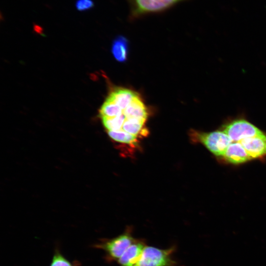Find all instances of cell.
Listing matches in <instances>:
<instances>
[{
  "label": "cell",
  "instance_id": "obj_3",
  "mask_svg": "<svg viewBox=\"0 0 266 266\" xmlns=\"http://www.w3.org/2000/svg\"><path fill=\"white\" fill-rule=\"evenodd\" d=\"M176 250L175 245L166 249L146 246L139 260L133 266H179L173 257Z\"/></svg>",
  "mask_w": 266,
  "mask_h": 266
},
{
  "label": "cell",
  "instance_id": "obj_12",
  "mask_svg": "<svg viewBox=\"0 0 266 266\" xmlns=\"http://www.w3.org/2000/svg\"><path fill=\"white\" fill-rule=\"evenodd\" d=\"M111 51L116 60L125 61L127 58L128 43L127 38L123 36H118L113 42Z\"/></svg>",
  "mask_w": 266,
  "mask_h": 266
},
{
  "label": "cell",
  "instance_id": "obj_7",
  "mask_svg": "<svg viewBox=\"0 0 266 266\" xmlns=\"http://www.w3.org/2000/svg\"><path fill=\"white\" fill-rule=\"evenodd\" d=\"M146 246L144 239H136L117 261L120 266H133L139 260Z\"/></svg>",
  "mask_w": 266,
  "mask_h": 266
},
{
  "label": "cell",
  "instance_id": "obj_14",
  "mask_svg": "<svg viewBox=\"0 0 266 266\" xmlns=\"http://www.w3.org/2000/svg\"><path fill=\"white\" fill-rule=\"evenodd\" d=\"M99 112L101 118H112L119 116L122 114L123 109L107 98L101 106Z\"/></svg>",
  "mask_w": 266,
  "mask_h": 266
},
{
  "label": "cell",
  "instance_id": "obj_8",
  "mask_svg": "<svg viewBox=\"0 0 266 266\" xmlns=\"http://www.w3.org/2000/svg\"><path fill=\"white\" fill-rule=\"evenodd\" d=\"M222 158L226 163L234 165L243 164L251 160L239 141L232 142Z\"/></svg>",
  "mask_w": 266,
  "mask_h": 266
},
{
  "label": "cell",
  "instance_id": "obj_15",
  "mask_svg": "<svg viewBox=\"0 0 266 266\" xmlns=\"http://www.w3.org/2000/svg\"><path fill=\"white\" fill-rule=\"evenodd\" d=\"M104 127L109 131H119L122 130L126 117L122 113L120 115L112 118H101Z\"/></svg>",
  "mask_w": 266,
  "mask_h": 266
},
{
  "label": "cell",
  "instance_id": "obj_9",
  "mask_svg": "<svg viewBox=\"0 0 266 266\" xmlns=\"http://www.w3.org/2000/svg\"><path fill=\"white\" fill-rule=\"evenodd\" d=\"M123 113L126 118H134L146 121L148 116L147 108L138 95H137L124 109Z\"/></svg>",
  "mask_w": 266,
  "mask_h": 266
},
{
  "label": "cell",
  "instance_id": "obj_13",
  "mask_svg": "<svg viewBox=\"0 0 266 266\" xmlns=\"http://www.w3.org/2000/svg\"><path fill=\"white\" fill-rule=\"evenodd\" d=\"M107 133L109 137L116 141L134 146L138 144V137L122 130L109 131H107Z\"/></svg>",
  "mask_w": 266,
  "mask_h": 266
},
{
  "label": "cell",
  "instance_id": "obj_5",
  "mask_svg": "<svg viewBox=\"0 0 266 266\" xmlns=\"http://www.w3.org/2000/svg\"><path fill=\"white\" fill-rule=\"evenodd\" d=\"M221 130L226 133L233 142L264 134L263 131L243 118H235L224 124Z\"/></svg>",
  "mask_w": 266,
  "mask_h": 266
},
{
  "label": "cell",
  "instance_id": "obj_4",
  "mask_svg": "<svg viewBox=\"0 0 266 266\" xmlns=\"http://www.w3.org/2000/svg\"><path fill=\"white\" fill-rule=\"evenodd\" d=\"M130 6V18L164 12L177 3L187 0H127Z\"/></svg>",
  "mask_w": 266,
  "mask_h": 266
},
{
  "label": "cell",
  "instance_id": "obj_10",
  "mask_svg": "<svg viewBox=\"0 0 266 266\" xmlns=\"http://www.w3.org/2000/svg\"><path fill=\"white\" fill-rule=\"evenodd\" d=\"M137 95V93L131 90L118 88L111 92L107 98L117 104L122 109H124Z\"/></svg>",
  "mask_w": 266,
  "mask_h": 266
},
{
  "label": "cell",
  "instance_id": "obj_1",
  "mask_svg": "<svg viewBox=\"0 0 266 266\" xmlns=\"http://www.w3.org/2000/svg\"><path fill=\"white\" fill-rule=\"evenodd\" d=\"M133 231L132 227H127L122 234L111 238H101L93 246L104 252L107 262L117 261L136 239L133 236Z\"/></svg>",
  "mask_w": 266,
  "mask_h": 266
},
{
  "label": "cell",
  "instance_id": "obj_17",
  "mask_svg": "<svg viewBox=\"0 0 266 266\" xmlns=\"http://www.w3.org/2000/svg\"><path fill=\"white\" fill-rule=\"evenodd\" d=\"M93 0H76L75 3L76 9L79 11L90 10L94 7Z\"/></svg>",
  "mask_w": 266,
  "mask_h": 266
},
{
  "label": "cell",
  "instance_id": "obj_6",
  "mask_svg": "<svg viewBox=\"0 0 266 266\" xmlns=\"http://www.w3.org/2000/svg\"><path fill=\"white\" fill-rule=\"evenodd\" d=\"M251 160L266 156V134L244 139L239 141Z\"/></svg>",
  "mask_w": 266,
  "mask_h": 266
},
{
  "label": "cell",
  "instance_id": "obj_11",
  "mask_svg": "<svg viewBox=\"0 0 266 266\" xmlns=\"http://www.w3.org/2000/svg\"><path fill=\"white\" fill-rule=\"evenodd\" d=\"M146 121L134 118H126L122 130L137 137L146 136L148 133L145 127Z\"/></svg>",
  "mask_w": 266,
  "mask_h": 266
},
{
  "label": "cell",
  "instance_id": "obj_16",
  "mask_svg": "<svg viewBox=\"0 0 266 266\" xmlns=\"http://www.w3.org/2000/svg\"><path fill=\"white\" fill-rule=\"evenodd\" d=\"M49 266H80L77 261H70L64 256L59 248L56 247Z\"/></svg>",
  "mask_w": 266,
  "mask_h": 266
},
{
  "label": "cell",
  "instance_id": "obj_2",
  "mask_svg": "<svg viewBox=\"0 0 266 266\" xmlns=\"http://www.w3.org/2000/svg\"><path fill=\"white\" fill-rule=\"evenodd\" d=\"M190 136L194 142L203 144L214 155L218 157L224 155L228 147L233 142L221 130L207 133L192 130L190 132Z\"/></svg>",
  "mask_w": 266,
  "mask_h": 266
}]
</instances>
